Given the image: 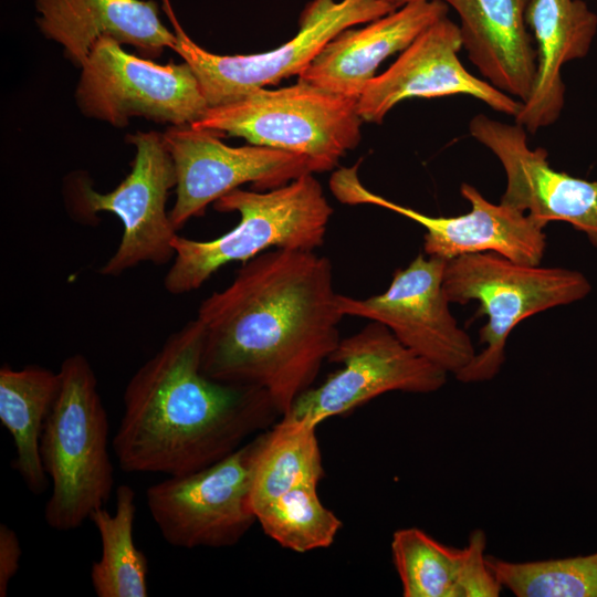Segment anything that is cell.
Returning a JSON list of instances; mask_svg holds the SVG:
<instances>
[{
	"label": "cell",
	"instance_id": "cell-25",
	"mask_svg": "<svg viewBox=\"0 0 597 597\" xmlns=\"http://www.w3.org/2000/svg\"><path fill=\"white\" fill-rule=\"evenodd\" d=\"M263 532L283 548L306 553L329 547L342 521L320 500L317 484L296 486L255 511Z\"/></svg>",
	"mask_w": 597,
	"mask_h": 597
},
{
	"label": "cell",
	"instance_id": "cell-8",
	"mask_svg": "<svg viewBox=\"0 0 597 597\" xmlns=\"http://www.w3.org/2000/svg\"><path fill=\"white\" fill-rule=\"evenodd\" d=\"M260 433L203 469L170 475L146 490L150 516L168 544L223 548L248 533L256 522L251 479Z\"/></svg>",
	"mask_w": 597,
	"mask_h": 597
},
{
	"label": "cell",
	"instance_id": "cell-5",
	"mask_svg": "<svg viewBox=\"0 0 597 597\" xmlns=\"http://www.w3.org/2000/svg\"><path fill=\"white\" fill-rule=\"evenodd\" d=\"M443 289L450 303L479 302L476 316H488L479 332L485 348L454 375L461 383H481L501 370L506 339L519 323L583 300L591 286L578 271L521 264L494 252H479L447 261Z\"/></svg>",
	"mask_w": 597,
	"mask_h": 597
},
{
	"label": "cell",
	"instance_id": "cell-20",
	"mask_svg": "<svg viewBox=\"0 0 597 597\" xmlns=\"http://www.w3.org/2000/svg\"><path fill=\"white\" fill-rule=\"evenodd\" d=\"M526 23L536 48V76L514 121L535 133L559 118L565 105L562 67L588 54L597 14L583 0H530Z\"/></svg>",
	"mask_w": 597,
	"mask_h": 597
},
{
	"label": "cell",
	"instance_id": "cell-1",
	"mask_svg": "<svg viewBox=\"0 0 597 597\" xmlns=\"http://www.w3.org/2000/svg\"><path fill=\"white\" fill-rule=\"evenodd\" d=\"M337 294L332 263L315 250L273 249L243 262L198 306L201 371L265 390L282 417L342 338Z\"/></svg>",
	"mask_w": 597,
	"mask_h": 597
},
{
	"label": "cell",
	"instance_id": "cell-22",
	"mask_svg": "<svg viewBox=\"0 0 597 597\" xmlns=\"http://www.w3.org/2000/svg\"><path fill=\"white\" fill-rule=\"evenodd\" d=\"M59 388V371L36 365L0 368V421L13 441L12 468L35 495L44 493L49 483L40 441Z\"/></svg>",
	"mask_w": 597,
	"mask_h": 597
},
{
	"label": "cell",
	"instance_id": "cell-11",
	"mask_svg": "<svg viewBox=\"0 0 597 597\" xmlns=\"http://www.w3.org/2000/svg\"><path fill=\"white\" fill-rule=\"evenodd\" d=\"M127 140L136 147V156L130 172L114 190L101 193L86 181L77 185L82 216L108 211L123 224L116 251L100 270L107 276L121 275L143 262L163 265L175 255L177 230L166 209L169 190L177 184L171 155L156 132L136 133Z\"/></svg>",
	"mask_w": 597,
	"mask_h": 597
},
{
	"label": "cell",
	"instance_id": "cell-4",
	"mask_svg": "<svg viewBox=\"0 0 597 597\" xmlns=\"http://www.w3.org/2000/svg\"><path fill=\"white\" fill-rule=\"evenodd\" d=\"M60 388L40 441L52 492L44 507L46 524L61 532L80 527L103 507L114 488L108 452V418L97 379L85 356L65 358Z\"/></svg>",
	"mask_w": 597,
	"mask_h": 597
},
{
	"label": "cell",
	"instance_id": "cell-6",
	"mask_svg": "<svg viewBox=\"0 0 597 597\" xmlns=\"http://www.w3.org/2000/svg\"><path fill=\"white\" fill-rule=\"evenodd\" d=\"M357 102L298 81L210 106L191 126L301 155L308 159L313 174L324 172L360 142L364 121Z\"/></svg>",
	"mask_w": 597,
	"mask_h": 597
},
{
	"label": "cell",
	"instance_id": "cell-19",
	"mask_svg": "<svg viewBox=\"0 0 597 597\" xmlns=\"http://www.w3.org/2000/svg\"><path fill=\"white\" fill-rule=\"evenodd\" d=\"M42 33L60 43L66 57L82 67L94 43L107 35L142 54L157 57L172 49L176 34L158 17V7L143 0H36Z\"/></svg>",
	"mask_w": 597,
	"mask_h": 597
},
{
	"label": "cell",
	"instance_id": "cell-15",
	"mask_svg": "<svg viewBox=\"0 0 597 597\" xmlns=\"http://www.w3.org/2000/svg\"><path fill=\"white\" fill-rule=\"evenodd\" d=\"M471 136L501 163L506 187L501 203L527 213L546 227L565 221L584 232L597 248V180H586L554 169L547 151L530 148L526 130L478 114L469 123Z\"/></svg>",
	"mask_w": 597,
	"mask_h": 597
},
{
	"label": "cell",
	"instance_id": "cell-13",
	"mask_svg": "<svg viewBox=\"0 0 597 597\" xmlns=\"http://www.w3.org/2000/svg\"><path fill=\"white\" fill-rule=\"evenodd\" d=\"M447 261L420 253L395 271L384 293L366 298L337 294V308L344 316L384 324L406 347L455 375L476 353L450 312L443 289Z\"/></svg>",
	"mask_w": 597,
	"mask_h": 597
},
{
	"label": "cell",
	"instance_id": "cell-24",
	"mask_svg": "<svg viewBox=\"0 0 597 597\" xmlns=\"http://www.w3.org/2000/svg\"><path fill=\"white\" fill-rule=\"evenodd\" d=\"M135 515V492L127 484L116 489L114 513L103 506L90 515L102 544L90 573L97 597L148 596V561L134 541Z\"/></svg>",
	"mask_w": 597,
	"mask_h": 597
},
{
	"label": "cell",
	"instance_id": "cell-27",
	"mask_svg": "<svg viewBox=\"0 0 597 597\" xmlns=\"http://www.w3.org/2000/svg\"><path fill=\"white\" fill-rule=\"evenodd\" d=\"M22 555L17 533L7 524H0V597H7L8 587L15 576Z\"/></svg>",
	"mask_w": 597,
	"mask_h": 597
},
{
	"label": "cell",
	"instance_id": "cell-10",
	"mask_svg": "<svg viewBox=\"0 0 597 597\" xmlns=\"http://www.w3.org/2000/svg\"><path fill=\"white\" fill-rule=\"evenodd\" d=\"M328 362L339 364L341 368L320 386L304 391L284 417L317 427L389 391H437L444 386L448 375L374 321L341 338Z\"/></svg>",
	"mask_w": 597,
	"mask_h": 597
},
{
	"label": "cell",
	"instance_id": "cell-14",
	"mask_svg": "<svg viewBox=\"0 0 597 597\" xmlns=\"http://www.w3.org/2000/svg\"><path fill=\"white\" fill-rule=\"evenodd\" d=\"M217 133L184 125L163 134L177 177L176 201L169 211L176 230L243 184L268 191L313 174L301 155L254 144L231 147Z\"/></svg>",
	"mask_w": 597,
	"mask_h": 597
},
{
	"label": "cell",
	"instance_id": "cell-28",
	"mask_svg": "<svg viewBox=\"0 0 597 597\" xmlns=\"http://www.w3.org/2000/svg\"><path fill=\"white\" fill-rule=\"evenodd\" d=\"M389 3H391L396 9L405 6L406 3H409L411 1L416 0H387Z\"/></svg>",
	"mask_w": 597,
	"mask_h": 597
},
{
	"label": "cell",
	"instance_id": "cell-3",
	"mask_svg": "<svg viewBox=\"0 0 597 597\" xmlns=\"http://www.w3.org/2000/svg\"><path fill=\"white\" fill-rule=\"evenodd\" d=\"M213 208L220 212L237 211L238 224L207 241L176 234L175 255L164 277L168 293L193 292L222 266L247 262L271 248L316 250L325 241L333 214L313 174L268 191L237 188L214 201Z\"/></svg>",
	"mask_w": 597,
	"mask_h": 597
},
{
	"label": "cell",
	"instance_id": "cell-21",
	"mask_svg": "<svg viewBox=\"0 0 597 597\" xmlns=\"http://www.w3.org/2000/svg\"><path fill=\"white\" fill-rule=\"evenodd\" d=\"M486 544L480 528L463 547L446 545L418 527L395 531L390 549L402 596H500L503 587L486 563Z\"/></svg>",
	"mask_w": 597,
	"mask_h": 597
},
{
	"label": "cell",
	"instance_id": "cell-18",
	"mask_svg": "<svg viewBox=\"0 0 597 597\" xmlns=\"http://www.w3.org/2000/svg\"><path fill=\"white\" fill-rule=\"evenodd\" d=\"M460 20L462 49L482 77L525 102L534 86L535 43L526 23L530 0H441Z\"/></svg>",
	"mask_w": 597,
	"mask_h": 597
},
{
	"label": "cell",
	"instance_id": "cell-26",
	"mask_svg": "<svg viewBox=\"0 0 597 597\" xmlns=\"http://www.w3.org/2000/svg\"><path fill=\"white\" fill-rule=\"evenodd\" d=\"M486 563L502 587L516 597H597V552L528 562L488 554Z\"/></svg>",
	"mask_w": 597,
	"mask_h": 597
},
{
	"label": "cell",
	"instance_id": "cell-12",
	"mask_svg": "<svg viewBox=\"0 0 597 597\" xmlns=\"http://www.w3.org/2000/svg\"><path fill=\"white\" fill-rule=\"evenodd\" d=\"M359 163L342 167L329 178V189L345 205H374L399 213L426 229L423 252L446 260L469 253L494 252L521 264L540 265L545 228L527 213L492 203L480 191L462 184L460 192L471 210L455 217H431L368 190L358 177Z\"/></svg>",
	"mask_w": 597,
	"mask_h": 597
},
{
	"label": "cell",
	"instance_id": "cell-2",
	"mask_svg": "<svg viewBox=\"0 0 597 597\" xmlns=\"http://www.w3.org/2000/svg\"><path fill=\"white\" fill-rule=\"evenodd\" d=\"M202 347L203 327L193 318L130 377L112 440L124 472L170 476L203 469L281 418L265 390L206 376Z\"/></svg>",
	"mask_w": 597,
	"mask_h": 597
},
{
	"label": "cell",
	"instance_id": "cell-7",
	"mask_svg": "<svg viewBox=\"0 0 597 597\" xmlns=\"http://www.w3.org/2000/svg\"><path fill=\"white\" fill-rule=\"evenodd\" d=\"M396 10L387 0H312L297 34L268 52L220 55L196 44L174 20L177 52L195 73L207 103L218 106L300 75L336 35Z\"/></svg>",
	"mask_w": 597,
	"mask_h": 597
},
{
	"label": "cell",
	"instance_id": "cell-23",
	"mask_svg": "<svg viewBox=\"0 0 597 597\" xmlns=\"http://www.w3.org/2000/svg\"><path fill=\"white\" fill-rule=\"evenodd\" d=\"M316 427L282 416L260 433L251 479L253 512L266 502L324 478Z\"/></svg>",
	"mask_w": 597,
	"mask_h": 597
},
{
	"label": "cell",
	"instance_id": "cell-9",
	"mask_svg": "<svg viewBox=\"0 0 597 597\" xmlns=\"http://www.w3.org/2000/svg\"><path fill=\"white\" fill-rule=\"evenodd\" d=\"M81 69L75 92L80 109L117 127L132 116L191 125L209 108L188 63L160 65L140 59L107 35L94 43Z\"/></svg>",
	"mask_w": 597,
	"mask_h": 597
},
{
	"label": "cell",
	"instance_id": "cell-16",
	"mask_svg": "<svg viewBox=\"0 0 597 597\" xmlns=\"http://www.w3.org/2000/svg\"><path fill=\"white\" fill-rule=\"evenodd\" d=\"M461 49L459 25L447 15L437 20L370 81L357 102L362 119L381 123L394 106L411 97L452 95L471 96L515 117L522 102L471 74L459 59Z\"/></svg>",
	"mask_w": 597,
	"mask_h": 597
},
{
	"label": "cell",
	"instance_id": "cell-17",
	"mask_svg": "<svg viewBox=\"0 0 597 597\" xmlns=\"http://www.w3.org/2000/svg\"><path fill=\"white\" fill-rule=\"evenodd\" d=\"M448 10L441 0H416L363 28H348L325 45L298 81L359 98L381 62L402 52Z\"/></svg>",
	"mask_w": 597,
	"mask_h": 597
}]
</instances>
